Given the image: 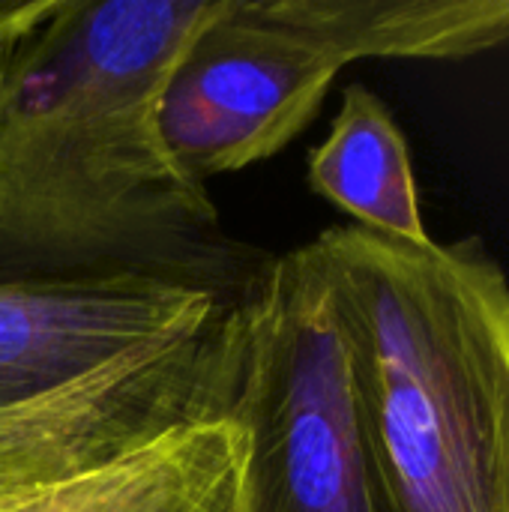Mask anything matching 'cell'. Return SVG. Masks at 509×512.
<instances>
[{"label":"cell","instance_id":"obj_1","mask_svg":"<svg viewBox=\"0 0 509 512\" xmlns=\"http://www.w3.org/2000/svg\"><path fill=\"white\" fill-rule=\"evenodd\" d=\"M228 0H45L0 42V282L159 279L237 303L267 252L168 156L159 90Z\"/></svg>","mask_w":509,"mask_h":512},{"label":"cell","instance_id":"obj_2","mask_svg":"<svg viewBox=\"0 0 509 512\" xmlns=\"http://www.w3.org/2000/svg\"><path fill=\"white\" fill-rule=\"evenodd\" d=\"M390 512H509V276L480 237L312 240Z\"/></svg>","mask_w":509,"mask_h":512},{"label":"cell","instance_id":"obj_3","mask_svg":"<svg viewBox=\"0 0 509 512\" xmlns=\"http://www.w3.org/2000/svg\"><path fill=\"white\" fill-rule=\"evenodd\" d=\"M231 420L246 512H390L357 405L336 300L312 246L267 255L237 300Z\"/></svg>","mask_w":509,"mask_h":512},{"label":"cell","instance_id":"obj_4","mask_svg":"<svg viewBox=\"0 0 509 512\" xmlns=\"http://www.w3.org/2000/svg\"><path fill=\"white\" fill-rule=\"evenodd\" d=\"M345 66L312 36L270 18L261 0H228L171 66L156 126L195 183L285 150L321 111Z\"/></svg>","mask_w":509,"mask_h":512},{"label":"cell","instance_id":"obj_5","mask_svg":"<svg viewBox=\"0 0 509 512\" xmlns=\"http://www.w3.org/2000/svg\"><path fill=\"white\" fill-rule=\"evenodd\" d=\"M231 306L207 291L135 276L0 282V408L144 345L189 336Z\"/></svg>","mask_w":509,"mask_h":512},{"label":"cell","instance_id":"obj_6","mask_svg":"<svg viewBox=\"0 0 509 512\" xmlns=\"http://www.w3.org/2000/svg\"><path fill=\"white\" fill-rule=\"evenodd\" d=\"M243 477L246 435L219 417L87 471L6 489L0 512H246Z\"/></svg>","mask_w":509,"mask_h":512},{"label":"cell","instance_id":"obj_7","mask_svg":"<svg viewBox=\"0 0 509 512\" xmlns=\"http://www.w3.org/2000/svg\"><path fill=\"white\" fill-rule=\"evenodd\" d=\"M342 66L366 57L465 60L509 42V0H261Z\"/></svg>","mask_w":509,"mask_h":512},{"label":"cell","instance_id":"obj_8","mask_svg":"<svg viewBox=\"0 0 509 512\" xmlns=\"http://www.w3.org/2000/svg\"><path fill=\"white\" fill-rule=\"evenodd\" d=\"M306 180L354 225L414 246L432 243L408 138L387 102L366 84L342 90L330 135L309 153Z\"/></svg>","mask_w":509,"mask_h":512}]
</instances>
